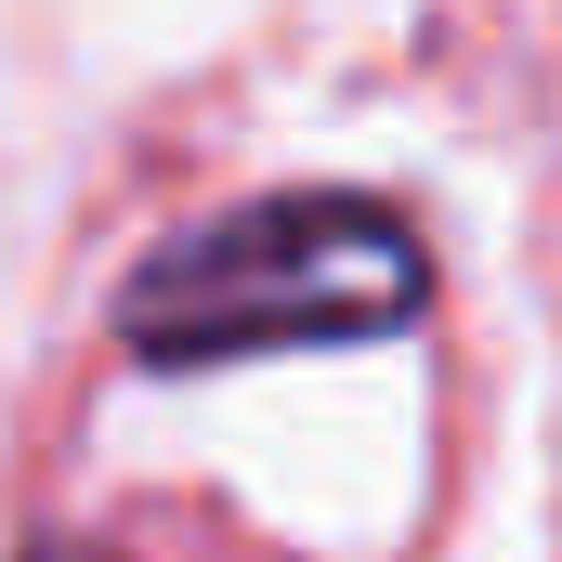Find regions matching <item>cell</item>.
<instances>
[{
	"instance_id": "cell-1",
	"label": "cell",
	"mask_w": 562,
	"mask_h": 562,
	"mask_svg": "<svg viewBox=\"0 0 562 562\" xmlns=\"http://www.w3.org/2000/svg\"><path fill=\"white\" fill-rule=\"evenodd\" d=\"M431 314V236L380 183H262L223 223L157 236L119 276V353L183 367H249V353H353Z\"/></svg>"
},
{
	"instance_id": "cell-2",
	"label": "cell",
	"mask_w": 562,
	"mask_h": 562,
	"mask_svg": "<svg viewBox=\"0 0 562 562\" xmlns=\"http://www.w3.org/2000/svg\"><path fill=\"white\" fill-rule=\"evenodd\" d=\"M26 562H119V550H92V537H26Z\"/></svg>"
}]
</instances>
